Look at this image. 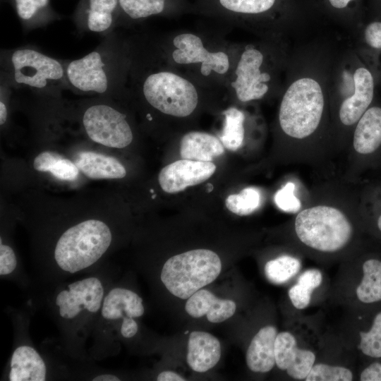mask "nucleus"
<instances>
[{"mask_svg": "<svg viewBox=\"0 0 381 381\" xmlns=\"http://www.w3.org/2000/svg\"><path fill=\"white\" fill-rule=\"evenodd\" d=\"M13 327L11 354L4 373V380L45 381L54 378L47 358L35 346L29 334L30 314L23 310H8Z\"/></svg>", "mask_w": 381, "mask_h": 381, "instance_id": "nucleus-11", "label": "nucleus"}, {"mask_svg": "<svg viewBox=\"0 0 381 381\" xmlns=\"http://www.w3.org/2000/svg\"><path fill=\"white\" fill-rule=\"evenodd\" d=\"M167 48V63L171 66L185 71V74L207 88L216 85L226 87L237 46H216L200 34L183 31L172 35Z\"/></svg>", "mask_w": 381, "mask_h": 381, "instance_id": "nucleus-8", "label": "nucleus"}, {"mask_svg": "<svg viewBox=\"0 0 381 381\" xmlns=\"http://www.w3.org/2000/svg\"><path fill=\"white\" fill-rule=\"evenodd\" d=\"M296 191V184L292 181L286 182L274 195V200L277 207L289 213H297L300 211L302 203Z\"/></svg>", "mask_w": 381, "mask_h": 381, "instance_id": "nucleus-35", "label": "nucleus"}, {"mask_svg": "<svg viewBox=\"0 0 381 381\" xmlns=\"http://www.w3.org/2000/svg\"><path fill=\"white\" fill-rule=\"evenodd\" d=\"M221 357L219 341L209 332L194 331L188 341L186 361L188 366L198 373L212 368Z\"/></svg>", "mask_w": 381, "mask_h": 381, "instance_id": "nucleus-20", "label": "nucleus"}, {"mask_svg": "<svg viewBox=\"0 0 381 381\" xmlns=\"http://www.w3.org/2000/svg\"><path fill=\"white\" fill-rule=\"evenodd\" d=\"M368 13H381V0H368Z\"/></svg>", "mask_w": 381, "mask_h": 381, "instance_id": "nucleus-40", "label": "nucleus"}, {"mask_svg": "<svg viewBox=\"0 0 381 381\" xmlns=\"http://www.w3.org/2000/svg\"><path fill=\"white\" fill-rule=\"evenodd\" d=\"M290 230L291 244L312 257L334 259L348 254L358 233L349 193L342 188L322 191L296 213Z\"/></svg>", "mask_w": 381, "mask_h": 381, "instance_id": "nucleus-3", "label": "nucleus"}, {"mask_svg": "<svg viewBox=\"0 0 381 381\" xmlns=\"http://www.w3.org/2000/svg\"><path fill=\"white\" fill-rule=\"evenodd\" d=\"M353 373L342 365L315 363L305 381H351Z\"/></svg>", "mask_w": 381, "mask_h": 381, "instance_id": "nucleus-34", "label": "nucleus"}, {"mask_svg": "<svg viewBox=\"0 0 381 381\" xmlns=\"http://www.w3.org/2000/svg\"><path fill=\"white\" fill-rule=\"evenodd\" d=\"M366 365L360 373L361 381H381V358Z\"/></svg>", "mask_w": 381, "mask_h": 381, "instance_id": "nucleus-37", "label": "nucleus"}, {"mask_svg": "<svg viewBox=\"0 0 381 381\" xmlns=\"http://www.w3.org/2000/svg\"><path fill=\"white\" fill-rule=\"evenodd\" d=\"M215 170L216 166L212 162L183 159L162 168L159 174V183L164 192L176 193L205 181Z\"/></svg>", "mask_w": 381, "mask_h": 381, "instance_id": "nucleus-15", "label": "nucleus"}, {"mask_svg": "<svg viewBox=\"0 0 381 381\" xmlns=\"http://www.w3.org/2000/svg\"><path fill=\"white\" fill-rule=\"evenodd\" d=\"M87 380L92 381H120L121 378L116 374L111 372H101L91 373Z\"/></svg>", "mask_w": 381, "mask_h": 381, "instance_id": "nucleus-38", "label": "nucleus"}, {"mask_svg": "<svg viewBox=\"0 0 381 381\" xmlns=\"http://www.w3.org/2000/svg\"><path fill=\"white\" fill-rule=\"evenodd\" d=\"M333 54L321 43L291 53L277 113L278 128L291 150V160L334 146L328 90Z\"/></svg>", "mask_w": 381, "mask_h": 381, "instance_id": "nucleus-1", "label": "nucleus"}, {"mask_svg": "<svg viewBox=\"0 0 381 381\" xmlns=\"http://www.w3.org/2000/svg\"><path fill=\"white\" fill-rule=\"evenodd\" d=\"M143 298L133 289L114 281L107 290L88 348L90 361L117 352L118 341L133 339L139 332L136 319L144 315Z\"/></svg>", "mask_w": 381, "mask_h": 381, "instance_id": "nucleus-7", "label": "nucleus"}, {"mask_svg": "<svg viewBox=\"0 0 381 381\" xmlns=\"http://www.w3.org/2000/svg\"><path fill=\"white\" fill-rule=\"evenodd\" d=\"M204 88L207 87L169 63L167 67L148 73L141 87L150 106L164 114L179 118L195 111Z\"/></svg>", "mask_w": 381, "mask_h": 381, "instance_id": "nucleus-9", "label": "nucleus"}, {"mask_svg": "<svg viewBox=\"0 0 381 381\" xmlns=\"http://www.w3.org/2000/svg\"><path fill=\"white\" fill-rule=\"evenodd\" d=\"M262 203V194L258 188L250 186L239 193L229 195L225 200L226 208L239 215H248L257 210Z\"/></svg>", "mask_w": 381, "mask_h": 381, "instance_id": "nucleus-31", "label": "nucleus"}, {"mask_svg": "<svg viewBox=\"0 0 381 381\" xmlns=\"http://www.w3.org/2000/svg\"><path fill=\"white\" fill-rule=\"evenodd\" d=\"M301 260L293 254H282L267 261L264 272L267 279L274 284L287 282L301 269Z\"/></svg>", "mask_w": 381, "mask_h": 381, "instance_id": "nucleus-30", "label": "nucleus"}, {"mask_svg": "<svg viewBox=\"0 0 381 381\" xmlns=\"http://www.w3.org/2000/svg\"><path fill=\"white\" fill-rule=\"evenodd\" d=\"M357 348L366 357L381 358V311L374 315L368 329L359 332Z\"/></svg>", "mask_w": 381, "mask_h": 381, "instance_id": "nucleus-32", "label": "nucleus"}, {"mask_svg": "<svg viewBox=\"0 0 381 381\" xmlns=\"http://www.w3.org/2000/svg\"><path fill=\"white\" fill-rule=\"evenodd\" d=\"M224 153V146L216 136L201 131L186 133L180 143L183 159L199 162H212Z\"/></svg>", "mask_w": 381, "mask_h": 381, "instance_id": "nucleus-22", "label": "nucleus"}, {"mask_svg": "<svg viewBox=\"0 0 381 381\" xmlns=\"http://www.w3.org/2000/svg\"><path fill=\"white\" fill-rule=\"evenodd\" d=\"M188 13L243 27L260 37H282L318 16L304 0H196Z\"/></svg>", "mask_w": 381, "mask_h": 381, "instance_id": "nucleus-5", "label": "nucleus"}, {"mask_svg": "<svg viewBox=\"0 0 381 381\" xmlns=\"http://www.w3.org/2000/svg\"><path fill=\"white\" fill-rule=\"evenodd\" d=\"M49 0H16V8L19 17L29 20L37 11L47 5Z\"/></svg>", "mask_w": 381, "mask_h": 381, "instance_id": "nucleus-36", "label": "nucleus"}, {"mask_svg": "<svg viewBox=\"0 0 381 381\" xmlns=\"http://www.w3.org/2000/svg\"><path fill=\"white\" fill-rule=\"evenodd\" d=\"M104 66L100 54L92 52L68 64L67 78L70 83L80 90L104 93L108 88V79Z\"/></svg>", "mask_w": 381, "mask_h": 381, "instance_id": "nucleus-16", "label": "nucleus"}, {"mask_svg": "<svg viewBox=\"0 0 381 381\" xmlns=\"http://www.w3.org/2000/svg\"><path fill=\"white\" fill-rule=\"evenodd\" d=\"M222 270L218 255L208 249H195L169 258L163 265L159 279L174 296L188 298L214 282Z\"/></svg>", "mask_w": 381, "mask_h": 381, "instance_id": "nucleus-10", "label": "nucleus"}, {"mask_svg": "<svg viewBox=\"0 0 381 381\" xmlns=\"http://www.w3.org/2000/svg\"><path fill=\"white\" fill-rule=\"evenodd\" d=\"M236 303L216 297L207 289H200L187 300L185 310L193 318L206 315L209 322L219 323L231 318L236 312Z\"/></svg>", "mask_w": 381, "mask_h": 381, "instance_id": "nucleus-19", "label": "nucleus"}, {"mask_svg": "<svg viewBox=\"0 0 381 381\" xmlns=\"http://www.w3.org/2000/svg\"><path fill=\"white\" fill-rule=\"evenodd\" d=\"M381 75L358 47L334 52L329 73V101L334 146L348 145L352 131L373 103Z\"/></svg>", "mask_w": 381, "mask_h": 381, "instance_id": "nucleus-4", "label": "nucleus"}, {"mask_svg": "<svg viewBox=\"0 0 381 381\" xmlns=\"http://www.w3.org/2000/svg\"><path fill=\"white\" fill-rule=\"evenodd\" d=\"M16 82L32 87H45L49 80H57L64 75L61 64L56 59L36 50L20 49L11 56Z\"/></svg>", "mask_w": 381, "mask_h": 381, "instance_id": "nucleus-13", "label": "nucleus"}, {"mask_svg": "<svg viewBox=\"0 0 381 381\" xmlns=\"http://www.w3.org/2000/svg\"><path fill=\"white\" fill-rule=\"evenodd\" d=\"M354 297L363 305L381 302V260L369 258L361 264V279L354 289Z\"/></svg>", "mask_w": 381, "mask_h": 381, "instance_id": "nucleus-25", "label": "nucleus"}, {"mask_svg": "<svg viewBox=\"0 0 381 381\" xmlns=\"http://www.w3.org/2000/svg\"><path fill=\"white\" fill-rule=\"evenodd\" d=\"M115 271L104 264L98 270L37 291L59 332L64 353L74 361L87 362L91 339L105 294L115 281Z\"/></svg>", "mask_w": 381, "mask_h": 381, "instance_id": "nucleus-2", "label": "nucleus"}, {"mask_svg": "<svg viewBox=\"0 0 381 381\" xmlns=\"http://www.w3.org/2000/svg\"><path fill=\"white\" fill-rule=\"evenodd\" d=\"M124 13L131 19H141L159 14L172 16L188 13V0H119Z\"/></svg>", "mask_w": 381, "mask_h": 381, "instance_id": "nucleus-23", "label": "nucleus"}, {"mask_svg": "<svg viewBox=\"0 0 381 381\" xmlns=\"http://www.w3.org/2000/svg\"><path fill=\"white\" fill-rule=\"evenodd\" d=\"M278 332L274 325L260 328L251 339L246 353L248 368L254 373H268L276 365L274 346Z\"/></svg>", "mask_w": 381, "mask_h": 381, "instance_id": "nucleus-21", "label": "nucleus"}, {"mask_svg": "<svg viewBox=\"0 0 381 381\" xmlns=\"http://www.w3.org/2000/svg\"><path fill=\"white\" fill-rule=\"evenodd\" d=\"M7 119V109L5 104L0 102V124L3 125Z\"/></svg>", "mask_w": 381, "mask_h": 381, "instance_id": "nucleus-41", "label": "nucleus"}, {"mask_svg": "<svg viewBox=\"0 0 381 381\" xmlns=\"http://www.w3.org/2000/svg\"><path fill=\"white\" fill-rule=\"evenodd\" d=\"M355 33L356 47L371 58L381 75V13H367Z\"/></svg>", "mask_w": 381, "mask_h": 381, "instance_id": "nucleus-26", "label": "nucleus"}, {"mask_svg": "<svg viewBox=\"0 0 381 381\" xmlns=\"http://www.w3.org/2000/svg\"><path fill=\"white\" fill-rule=\"evenodd\" d=\"M224 125L219 138L224 147L236 151L240 149L245 139V113L235 107H231L223 111Z\"/></svg>", "mask_w": 381, "mask_h": 381, "instance_id": "nucleus-27", "label": "nucleus"}, {"mask_svg": "<svg viewBox=\"0 0 381 381\" xmlns=\"http://www.w3.org/2000/svg\"><path fill=\"white\" fill-rule=\"evenodd\" d=\"M317 14L356 32L367 13L364 0H304Z\"/></svg>", "mask_w": 381, "mask_h": 381, "instance_id": "nucleus-17", "label": "nucleus"}, {"mask_svg": "<svg viewBox=\"0 0 381 381\" xmlns=\"http://www.w3.org/2000/svg\"><path fill=\"white\" fill-rule=\"evenodd\" d=\"M33 167L38 171L50 172L55 178L62 181H75L79 174L75 162L49 151L42 152L35 158Z\"/></svg>", "mask_w": 381, "mask_h": 381, "instance_id": "nucleus-29", "label": "nucleus"}, {"mask_svg": "<svg viewBox=\"0 0 381 381\" xmlns=\"http://www.w3.org/2000/svg\"><path fill=\"white\" fill-rule=\"evenodd\" d=\"M376 226L378 231L381 233V214L377 218Z\"/></svg>", "mask_w": 381, "mask_h": 381, "instance_id": "nucleus-42", "label": "nucleus"}, {"mask_svg": "<svg viewBox=\"0 0 381 381\" xmlns=\"http://www.w3.org/2000/svg\"><path fill=\"white\" fill-rule=\"evenodd\" d=\"M117 0H90L87 27L92 32L107 30L112 23V12Z\"/></svg>", "mask_w": 381, "mask_h": 381, "instance_id": "nucleus-33", "label": "nucleus"}, {"mask_svg": "<svg viewBox=\"0 0 381 381\" xmlns=\"http://www.w3.org/2000/svg\"><path fill=\"white\" fill-rule=\"evenodd\" d=\"M274 354L277 367L296 380H305L316 361L315 352L301 346L296 335L287 330L277 333Z\"/></svg>", "mask_w": 381, "mask_h": 381, "instance_id": "nucleus-14", "label": "nucleus"}, {"mask_svg": "<svg viewBox=\"0 0 381 381\" xmlns=\"http://www.w3.org/2000/svg\"><path fill=\"white\" fill-rule=\"evenodd\" d=\"M83 123L88 137L102 145L123 148L133 140V132L126 116L110 106L90 107L84 113Z\"/></svg>", "mask_w": 381, "mask_h": 381, "instance_id": "nucleus-12", "label": "nucleus"}, {"mask_svg": "<svg viewBox=\"0 0 381 381\" xmlns=\"http://www.w3.org/2000/svg\"><path fill=\"white\" fill-rule=\"evenodd\" d=\"M291 53L282 37H260L258 42L237 46L226 87L241 103L280 95Z\"/></svg>", "mask_w": 381, "mask_h": 381, "instance_id": "nucleus-6", "label": "nucleus"}, {"mask_svg": "<svg viewBox=\"0 0 381 381\" xmlns=\"http://www.w3.org/2000/svg\"><path fill=\"white\" fill-rule=\"evenodd\" d=\"M75 164L92 179H122L126 174L125 167L116 158L93 152L78 153Z\"/></svg>", "mask_w": 381, "mask_h": 381, "instance_id": "nucleus-24", "label": "nucleus"}, {"mask_svg": "<svg viewBox=\"0 0 381 381\" xmlns=\"http://www.w3.org/2000/svg\"><path fill=\"white\" fill-rule=\"evenodd\" d=\"M356 155L368 156L381 146V105L372 104L355 125L348 145Z\"/></svg>", "mask_w": 381, "mask_h": 381, "instance_id": "nucleus-18", "label": "nucleus"}, {"mask_svg": "<svg viewBox=\"0 0 381 381\" xmlns=\"http://www.w3.org/2000/svg\"><path fill=\"white\" fill-rule=\"evenodd\" d=\"M322 272L310 268L303 272L288 291V296L293 306L298 310L306 308L310 303L312 294L322 282Z\"/></svg>", "mask_w": 381, "mask_h": 381, "instance_id": "nucleus-28", "label": "nucleus"}, {"mask_svg": "<svg viewBox=\"0 0 381 381\" xmlns=\"http://www.w3.org/2000/svg\"><path fill=\"white\" fill-rule=\"evenodd\" d=\"M156 380L157 381H183L185 378L175 372L165 370L159 373Z\"/></svg>", "mask_w": 381, "mask_h": 381, "instance_id": "nucleus-39", "label": "nucleus"}]
</instances>
